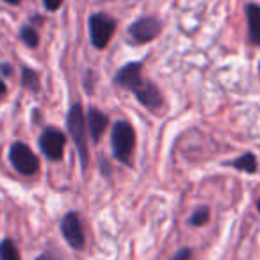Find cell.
I'll list each match as a JSON object with an SVG mask.
<instances>
[{"label": "cell", "mask_w": 260, "mask_h": 260, "mask_svg": "<svg viewBox=\"0 0 260 260\" xmlns=\"http://www.w3.org/2000/svg\"><path fill=\"white\" fill-rule=\"evenodd\" d=\"M112 153L114 157L123 162L125 166H130V159L136 148V132L128 121H118L112 126L111 134Z\"/></svg>", "instance_id": "cell-1"}, {"label": "cell", "mask_w": 260, "mask_h": 260, "mask_svg": "<svg viewBox=\"0 0 260 260\" xmlns=\"http://www.w3.org/2000/svg\"><path fill=\"white\" fill-rule=\"evenodd\" d=\"M66 125H68L70 136H72L73 143L77 146V152L82 160V168L87 166V141H86V116H84L82 105L75 104L68 112V118H66Z\"/></svg>", "instance_id": "cell-2"}, {"label": "cell", "mask_w": 260, "mask_h": 260, "mask_svg": "<svg viewBox=\"0 0 260 260\" xmlns=\"http://www.w3.org/2000/svg\"><path fill=\"white\" fill-rule=\"evenodd\" d=\"M9 160H11L13 168L18 171L20 175H36L40 170V159L36 157V153L22 141H15L9 148Z\"/></svg>", "instance_id": "cell-3"}, {"label": "cell", "mask_w": 260, "mask_h": 260, "mask_svg": "<svg viewBox=\"0 0 260 260\" xmlns=\"http://www.w3.org/2000/svg\"><path fill=\"white\" fill-rule=\"evenodd\" d=\"M116 30V20L105 13H96L89 18V36L94 48L104 50L112 40Z\"/></svg>", "instance_id": "cell-4"}, {"label": "cell", "mask_w": 260, "mask_h": 260, "mask_svg": "<svg viewBox=\"0 0 260 260\" xmlns=\"http://www.w3.org/2000/svg\"><path fill=\"white\" fill-rule=\"evenodd\" d=\"M64 146L66 136L62 134V130L55 128V126L45 128L43 134L40 136V148L48 160H54V162L61 160L62 155H64Z\"/></svg>", "instance_id": "cell-5"}, {"label": "cell", "mask_w": 260, "mask_h": 260, "mask_svg": "<svg viewBox=\"0 0 260 260\" xmlns=\"http://www.w3.org/2000/svg\"><path fill=\"white\" fill-rule=\"evenodd\" d=\"M160 29H162V25H160V22L157 18L143 16V18H139L138 22L130 25L128 32L136 43H148V41H153L159 36Z\"/></svg>", "instance_id": "cell-6"}, {"label": "cell", "mask_w": 260, "mask_h": 260, "mask_svg": "<svg viewBox=\"0 0 260 260\" xmlns=\"http://www.w3.org/2000/svg\"><path fill=\"white\" fill-rule=\"evenodd\" d=\"M61 232H62V237L66 239L70 246L73 249H82L84 248V230H82V224H80V217L77 212H68L61 221Z\"/></svg>", "instance_id": "cell-7"}, {"label": "cell", "mask_w": 260, "mask_h": 260, "mask_svg": "<svg viewBox=\"0 0 260 260\" xmlns=\"http://www.w3.org/2000/svg\"><path fill=\"white\" fill-rule=\"evenodd\" d=\"M134 94H136V98L141 102V105H145L150 111H159L164 102L162 94H160V91L155 87V84L148 82V80H143L134 89Z\"/></svg>", "instance_id": "cell-8"}, {"label": "cell", "mask_w": 260, "mask_h": 260, "mask_svg": "<svg viewBox=\"0 0 260 260\" xmlns=\"http://www.w3.org/2000/svg\"><path fill=\"white\" fill-rule=\"evenodd\" d=\"M141 68H143L141 62H128V64H125L116 73V84L125 87V89L134 91L143 82Z\"/></svg>", "instance_id": "cell-9"}, {"label": "cell", "mask_w": 260, "mask_h": 260, "mask_svg": "<svg viewBox=\"0 0 260 260\" xmlns=\"http://www.w3.org/2000/svg\"><path fill=\"white\" fill-rule=\"evenodd\" d=\"M107 125H109L107 116H105L100 109L91 107L89 112H87V128H89L87 132L91 134V139H93L94 143L100 141V138L104 136Z\"/></svg>", "instance_id": "cell-10"}, {"label": "cell", "mask_w": 260, "mask_h": 260, "mask_svg": "<svg viewBox=\"0 0 260 260\" xmlns=\"http://www.w3.org/2000/svg\"><path fill=\"white\" fill-rule=\"evenodd\" d=\"M248 16V29H249V41L253 45H260V6L248 4L246 8Z\"/></svg>", "instance_id": "cell-11"}, {"label": "cell", "mask_w": 260, "mask_h": 260, "mask_svg": "<svg viewBox=\"0 0 260 260\" xmlns=\"http://www.w3.org/2000/svg\"><path fill=\"white\" fill-rule=\"evenodd\" d=\"M22 86L25 87V89L32 91V93H38L41 87V82H40V75H38V72H34L32 68H23L22 70Z\"/></svg>", "instance_id": "cell-12"}, {"label": "cell", "mask_w": 260, "mask_h": 260, "mask_svg": "<svg viewBox=\"0 0 260 260\" xmlns=\"http://www.w3.org/2000/svg\"><path fill=\"white\" fill-rule=\"evenodd\" d=\"M230 166H234L235 170H241L244 173H255L256 171V159L253 153H244L239 159H235L234 162H230Z\"/></svg>", "instance_id": "cell-13"}, {"label": "cell", "mask_w": 260, "mask_h": 260, "mask_svg": "<svg viewBox=\"0 0 260 260\" xmlns=\"http://www.w3.org/2000/svg\"><path fill=\"white\" fill-rule=\"evenodd\" d=\"M0 260H22L20 249L16 248L15 241L4 239V241L0 242Z\"/></svg>", "instance_id": "cell-14"}, {"label": "cell", "mask_w": 260, "mask_h": 260, "mask_svg": "<svg viewBox=\"0 0 260 260\" xmlns=\"http://www.w3.org/2000/svg\"><path fill=\"white\" fill-rule=\"evenodd\" d=\"M20 40L29 48H36L38 45H40V34H38V30L34 29V27L23 25L22 29H20Z\"/></svg>", "instance_id": "cell-15"}, {"label": "cell", "mask_w": 260, "mask_h": 260, "mask_svg": "<svg viewBox=\"0 0 260 260\" xmlns=\"http://www.w3.org/2000/svg\"><path fill=\"white\" fill-rule=\"evenodd\" d=\"M207 221H209V210H207V209H198L191 216L189 223H191L192 226H202V224H205Z\"/></svg>", "instance_id": "cell-16"}, {"label": "cell", "mask_w": 260, "mask_h": 260, "mask_svg": "<svg viewBox=\"0 0 260 260\" xmlns=\"http://www.w3.org/2000/svg\"><path fill=\"white\" fill-rule=\"evenodd\" d=\"M62 2H64V0H43V6L48 11H57L62 6Z\"/></svg>", "instance_id": "cell-17"}, {"label": "cell", "mask_w": 260, "mask_h": 260, "mask_svg": "<svg viewBox=\"0 0 260 260\" xmlns=\"http://www.w3.org/2000/svg\"><path fill=\"white\" fill-rule=\"evenodd\" d=\"M191 256H192V251L189 248H184V249H180V251H177V255L173 256L171 260H191Z\"/></svg>", "instance_id": "cell-18"}, {"label": "cell", "mask_w": 260, "mask_h": 260, "mask_svg": "<svg viewBox=\"0 0 260 260\" xmlns=\"http://www.w3.org/2000/svg\"><path fill=\"white\" fill-rule=\"evenodd\" d=\"M0 73L4 77H11L13 75V66L8 62H0Z\"/></svg>", "instance_id": "cell-19"}, {"label": "cell", "mask_w": 260, "mask_h": 260, "mask_svg": "<svg viewBox=\"0 0 260 260\" xmlns=\"http://www.w3.org/2000/svg\"><path fill=\"white\" fill-rule=\"evenodd\" d=\"M36 260H61V258H59V256H55L54 253H41Z\"/></svg>", "instance_id": "cell-20"}, {"label": "cell", "mask_w": 260, "mask_h": 260, "mask_svg": "<svg viewBox=\"0 0 260 260\" xmlns=\"http://www.w3.org/2000/svg\"><path fill=\"white\" fill-rule=\"evenodd\" d=\"M6 91H8V87H6L4 80L0 79V96H4V94H6Z\"/></svg>", "instance_id": "cell-21"}, {"label": "cell", "mask_w": 260, "mask_h": 260, "mask_svg": "<svg viewBox=\"0 0 260 260\" xmlns=\"http://www.w3.org/2000/svg\"><path fill=\"white\" fill-rule=\"evenodd\" d=\"M6 4H9V6H20V2H22V0H4Z\"/></svg>", "instance_id": "cell-22"}, {"label": "cell", "mask_w": 260, "mask_h": 260, "mask_svg": "<svg viewBox=\"0 0 260 260\" xmlns=\"http://www.w3.org/2000/svg\"><path fill=\"white\" fill-rule=\"evenodd\" d=\"M256 207H258V210H260V200H258V203H256Z\"/></svg>", "instance_id": "cell-23"}, {"label": "cell", "mask_w": 260, "mask_h": 260, "mask_svg": "<svg viewBox=\"0 0 260 260\" xmlns=\"http://www.w3.org/2000/svg\"><path fill=\"white\" fill-rule=\"evenodd\" d=\"M258 70H260V66H258Z\"/></svg>", "instance_id": "cell-24"}]
</instances>
